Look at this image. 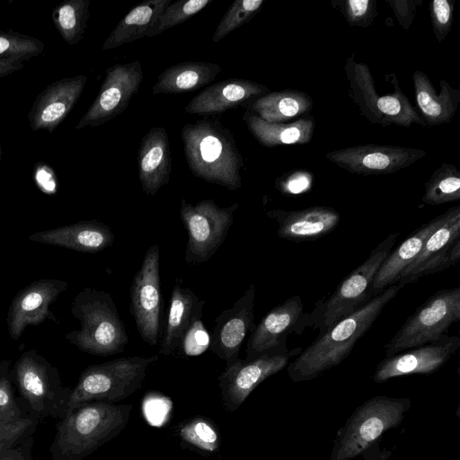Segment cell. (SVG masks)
<instances>
[{
  "label": "cell",
  "mask_w": 460,
  "mask_h": 460,
  "mask_svg": "<svg viewBox=\"0 0 460 460\" xmlns=\"http://www.w3.org/2000/svg\"><path fill=\"white\" fill-rule=\"evenodd\" d=\"M12 378L29 413L40 419L65 417L72 388L65 386L58 369L31 349L15 361Z\"/></svg>",
  "instance_id": "cell-6"
},
{
  "label": "cell",
  "mask_w": 460,
  "mask_h": 460,
  "mask_svg": "<svg viewBox=\"0 0 460 460\" xmlns=\"http://www.w3.org/2000/svg\"><path fill=\"white\" fill-rule=\"evenodd\" d=\"M138 178L144 192L154 196L170 181L172 155L167 131L150 128L142 137L137 152Z\"/></svg>",
  "instance_id": "cell-23"
},
{
  "label": "cell",
  "mask_w": 460,
  "mask_h": 460,
  "mask_svg": "<svg viewBox=\"0 0 460 460\" xmlns=\"http://www.w3.org/2000/svg\"><path fill=\"white\" fill-rule=\"evenodd\" d=\"M337 4L349 26L368 27L377 14L376 0H338Z\"/></svg>",
  "instance_id": "cell-41"
},
{
  "label": "cell",
  "mask_w": 460,
  "mask_h": 460,
  "mask_svg": "<svg viewBox=\"0 0 460 460\" xmlns=\"http://www.w3.org/2000/svg\"><path fill=\"white\" fill-rule=\"evenodd\" d=\"M143 77L138 60L108 67L96 98L75 128L101 126L121 114L140 88Z\"/></svg>",
  "instance_id": "cell-14"
},
{
  "label": "cell",
  "mask_w": 460,
  "mask_h": 460,
  "mask_svg": "<svg viewBox=\"0 0 460 460\" xmlns=\"http://www.w3.org/2000/svg\"><path fill=\"white\" fill-rule=\"evenodd\" d=\"M263 0H235L217 24L212 41L217 43L230 32L247 23L261 8Z\"/></svg>",
  "instance_id": "cell-36"
},
{
  "label": "cell",
  "mask_w": 460,
  "mask_h": 460,
  "mask_svg": "<svg viewBox=\"0 0 460 460\" xmlns=\"http://www.w3.org/2000/svg\"><path fill=\"white\" fill-rule=\"evenodd\" d=\"M255 287L250 284L232 307L216 317L209 349L226 364L238 358L242 345L253 331Z\"/></svg>",
  "instance_id": "cell-18"
},
{
  "label": "cell",
  "mask_w": 460,
  "mask_h": 460,
  "mask_svg": "<svg viewBox=\"0 0 460 460\" xmlns=\"http://www.w3.org/2000/svg\"><path fill=\"white\" fill-rule=\"evenodd\" d=\"M460 320V287L441 289L409 316L385 345V357L438 340Z\"/></svg>",
  "instance_id": "cell-9"
},
{
  "label": "cell",
  "mask_w": 460,
  "mask_h": 460,
  "mask_svg": "<svg viewBox=\"0 0 460 460\" xmlns=\"http://www.w3.org/2000/svg\"><path fill=\"white\" fill-rule=\"evenodd\" d=\"M426 154L425 150L413 147L367 144L330 151L325 156L341 169L367 176L396 172Z\"/></svg>",
  "instance_id": "cell-15"
},
{
  "label": "cell",
  "mask_w": 460,
  "mask_h": 460,
  "mask_svg": "<svg viewBox=\"0 0 460 460\" xmlns=\"http://www.w3.org/2000/svg\"><path fill=\"white\" fill-rule=\"evenodd\" d=\"M213 0H180L171 3L161 14L149 37L179 25L197 14Z\"/></svg>",
  "instance_id": "cell-39"
},
{
  "label": "cell",
  "mask_w": 460,
  "mask_h": 460,
  "mask_svg": "<svg viewBox=\"0 0 460 460\" xmlns=\"http://www.w3.org/2000/svg\"><path fill=\"white\" fill-rule=\"evenodd\" d=\"M171 0H145L133 7L116 25L102 45L110 50L123 44L149 37Z\"/></svg>",
  "instance_id": "cell-28"
},
{
  "label": "cell",
  "mask_w": 460,
  "mask_h": 460,
  "mask_svg": "<svg viewBox=\"0 0 460 460\" xmlns=\"http://www.w3.org/2000/svg\"><path fill=\"white\" fill-rule=\"evenodd\" d=\"M400 289L397 284L388 287L325 332L319 333L316 339L289 363L288 373L291 379L294 382L310 380L340 365Z\"/></svg>",
  "instance_id": "cell-1"
},
{
  "label": "cell",
  "mask_w": 460,
  "mask_h": 460,
  "mask_svg": "<svg viewBox=\"0 0 460 460\" xmlns=\"http://www.w3.org/2000/svg\"><path fill=\"white\" fill-rule=\"evenodd\" d=\"M266 215L278 223V236L295 243L323 237L334 230L341 220L340 213L327 206L298 210L273 209Z\"/></svg>",
  "instance_id": "cell-22"
},
{
  "label": "cell",
  "mask_w": 460,
  "mask_h": 460,
  "mask_svg": "<svg viewBox=\"0 0 460 460\" xmlns=\"http://www.w3.org/2000/svg\"><path fill=\"white\" fill-rule=\"evenodd\" d=\"M313 182V174L305 170H296L279 177L275 186L286 195H297L308 191Z\"/></svg>",
  "instance_id": "cell-45"
},
{
  "label": "cell",
  "mask_w": 460,
  "mask_h": 460,
  "mask_svg": "<svg viewBox=\"0 0 460 460\" xmlns=\"http://www.w3.org/2000/svg\"><path fill=\"white\" fill-rule=\"evenodd\" d=\"M446 212L423 224L387 255L368 289L369 299L395 285L402 270L418 256L427 238L442 224Z\"/></svg>",
  "instance_id": "cell-25"
},
{
  "label": "cell",
  "mask_w": 460,
  "mask_h": 460,
  "mask_svg": "<svg viewBox=\"0 0 460 460\" xmlns=\"http://www.w3.org/2000/svg\"><path fill=\"white\" fill-rule=\"evenodd\" d=\"M454 1L434 0L429 2V10L436 39L441 42L449 33L453 24Z\"/></svg>",
  "instance_id": "cell-44"
},
{
  "label": "cell",
  "mask_w": 460,
  "mask_h": 460,
  "mask_svg": "<svg viewBox=\"0 0 460 460\" xmlns=\"http://www.w3.org/2000/svg\"><path fill=\"white\" fill-rule=\"evenodd\" d=\"M400 25L409 30L421 0H387Z\"/></svg>",
  "instance_id": "cell-47"
},
{
  "label": "cell",
  "mask_w": 460,
  "mask_h": 460,
  "mask_svg": "<svg viewBox=\"0 0 460 460\" xmlns=\"http://www.w3.org/2000/svg\"><path fill=\"white\" fill-rule=\"evenodd\" d=\"M398 233L390 234L367 260L348 275L327 299L319 301L310 314L305 313L302 328L314 326L319 333L350 314L369 300L368 289L385 259L393 250Z\"/></svg>",
  "instance_id": "cell-7"
},
{
  "label": "cell",
  "mask_w": 460,
  "mask_h": 460,
  "mask_svg": "<svg viewBox=\"0 0 460 460\" xmlns=\"http://www.w3.org/2000/svg\"><path fill=\"white\" fill-rule=\"evenodd\" d=\"M2 155H3V148H2L1 139H0V161L2 159Z\"/></svg>",
  "instance_id": "cell-51"
},
{
  "label": "cell",
  "mask_w": 460,
  "mask_h": 460,
  "mask_svg": "<svg viewBox=\"0 0 460 460\" xmlns=\"http://www.w3.org/2000/svg\"><path fill=\"white\" fill-rule=\"evenodd\" d=\"M344 69L349 82L352 100L358 106L361 114L371 123L384 127L393 124L402 127L425 125L401 91L396 78L392 79L394 84V92L378 96L367 64L357 62L352 56L347 58Z\"/></svg>",
  "instance_id": "cell-8"
},
{
  "label": "cell",
  "mask_w": 460,
  "mask_h": 460,
  "mask_svg": "<svg viewBox=\"0 0 460 460\" xmlns=\"http://www.w3.org/2000/svg\"><path fill=\"white\" fill-rule=\"evenodd\" d=\"M71 313L80 323L79 330L65 335L71 344L94 356L124 351L128 336L109 293L90 288L82 289L72 302Z\"/></svg>",
  "instance_id": "cell-4"
},
{
  "label": "cell",
  "mask_w": 460,
  "mask_h": 460,
  "mask_svg": "<svg viewBox=\"0 0 460 460\" xmlns=\"http://www.w3.org/2000/svg\"><path fill=\"white\" fill-rule=\"evenodd\" d=\"M11 360L0 358V380L10 372Z\"/></svg>",
  "instance_id": "cell-50"
},
{
  "label": "cell",
  "mask_w": 460,
  "mask_h": 460,
  "mask_svg": "<svg viewBox=\"0 0 460 460\" xmlns=\"http://www.w3.org/2000/svg\"><path fill=\"white\" fill-rule=\"evenodd\" d=\"M409 404L407 399L386 396L362 404L340 433L336 459L349 460L363 453L385 431L401 423Z\"/></svg>",
  "instance_id": "cell-10"
},
{
  "label": "cell",
  "mask_w": 460,
  "mask_h": 460,
  "mask_svg": "<svg viewBox=\"0 0 460 460\" xmlns=\"http://www.w3.org/2000/svg\"><path fill=\"white\" fill-rule=\"evenodd\" d=\"M261 119L268 122L285 121L309 112L313 100L309 94L297 90L269 92L244 106Z\"/></svg>",
  "instance_id": "cell-31"
},
{
  "label": "cell",
  "mask_w": 460,
  "mask_h": 460,
  "mask_svg": "<svg viewBox=\"0 0 460 460\" xmlns=\"http://www.w3.org/2000/svg\"><path fill=\"white\" fill-rule=\"evenodd\" d=\"M33 447L32 436L22 442L6 449L0 455V460H35L31 450Z\"/></svg>",
  "instance_id": "cell-48"
},
{
  "label": "cell",
  "mask_w": 460,
  "mask_h": 460,
  "mask_svg": "<svg viewBox=\"0 0 460 460\" xmlns=\"http://www.w3.org/2000/svg\"><path fill=\"white\" fill-rule=\"evenodd\" d=\"M238 203L219 208L213 199L193 205L181 200L180 217L188 232L185 261L199 264L208 261L218 250L234 223Z\"/></svg>",
  "instance_id": "cell-11"
},
{
  "label": "cell",
  "mask_w": 460,
  "mask_h": 460,
  "mask_svg": "<svg viewBox=\"0 0 460 460\" xmlns=\"http://www.w3.org/2000/svg\"><path fill=\"white\" fill-rule=\"evenodd\" d=\"M67 286L66 281L60 279H42L20 290L8 310L7 330L10 337L16 341L27 326H37L46 319L58 323L50 305Z\"/></svg>",
  "instance_id": "cell-17"
},
{
  "label": "cell",
  "mask_w": 460,
  "mask_h": 460,
  "mask_svg": "<svg viewBox=\"0 0 460 460\" xmlns=\"http://www.w3.org/2000/svg\"><path fill=\"white\" fill-rule=\"evenodd\" d=\"M415 102L425 125L436 126L448 123L460 104V90L444 79L439 81L437 93L426 73L416 70L412 75Z\"/></svg>",
  "instance_id": "cell-26"
},
{
  "label": "cell",
  "mask_w": 460,
  "mask_h": 460,
  "mask_svg": "<svg viewBox=\"0 0 460 460\" xmlns=\"http://www.w3.org/2000/svg\"><path fill=\"white\" fill-rule=\"evenodd\" d=\"M301 351L302 348L289 349L285 341L251 359L237 358L226 364L218 377L226 409L236 411L261 383L282 370Z\"/></svg>",
  "instance_id": "cell-12"
},
{
  "label": "cell",
  "mask_w": 460,
  "mask_h": 460,
  "mask_svg": "<svg viewBox=\"0 0 460 460\" xmlns=\"http://www.w3.org/2000/svg\"><path fill=\"white\" fill-rule=\"evenodd\" d=\"M160 248L154 244L145 254L130 287V313L142 340L157 345L162 332L163 295L159 273Z\"/></svg>",
  "instance_id": "cell-13"
},
{
  "label": "cell",
  "mask_w": 460,
  "mask_h": 460,
  "mask_svg": "<svg viewBox=\"0 0 460 460\" xmlns=\"http://www.w3.org/2000/svg\"><path fill=\"white\" fill-rule=\"evenodd\" d=\"M132 404L90 402L66 412L56 425L52 460H83L126 427Z\"/></svg>",
  "instance_id": "cell-3"
},
{
  "label": "cell",
  "mask_w": 460,
  "mask_h": 460,
  "mask_svg": "<svg viewBox=\"0 0 460 460\" xmlns=\"http://www.w3.org/2000/svg\"><path fill=\"white\" fill-rule=\"evenodd\" d=\"M421 199L434 206L460 199V172L456 166L442 164L424 184Z\"/></svg>",
  "instance_id": "cell-34"
},
{
  "label": "cell",
  "mask_w": 460,
  "mask_h": 460,
  "mask_svg": "<svg viewBox=\"0 0 460 460\" xmlns=\"http://www.w3.org/2000/svg\"><path fill=\"white\" fill-rule=\"evenodd\" d=\"M33 180L37 187L48 195H53L58 190V180L54 169L44 162L34 164Z\"/></svg>",
  "instance_id": "cell-46"
},
{
  "label": "cell",
  "mask_w": 460,
  "mask_h": 460,
  "mask_svg": "<svg viewBox=\"0 0 460 460\" xmlns=\"http://www.w3.org/2000/svg\"><path fill=\"white\" fill-rule=\"evenodd\" d=\"M460 260V238L454 241L439 253L432 256L411 272L399 278L397 285L402 288L405 285L416 282L420 279L438 273L456 265Z\"/></svg>",
  "instance_id": "cell-37"
},
{
  "label": "cell",
  "mask_w": 460,
  "mask_h": 460,
  "mask_svg": "<svg viewBox=\"0 0 460 460\" xmlns=\"http://www.w3.org/2000/svg\"><path fill=\"white\" fill-rule=\"evenodd\" d=\"M11 370L0 380V422L13 421L30 416L16 396Z\"/></svg>",
  "instance_id": "cell-43"
},
{
  "label": "cell",
  "mask_w": 460,
  "mask_h": 460,
  "mask_svg": "<svg viewBox=\"0 0 460 460\" xmlns=\"http://www.w3.org/2000/svg\"><path fill=\"white\" fill-rule=\"evenodd\" d=\"M44 43L31 35L0 30V59L29 60L44 50Z\"/></svg>",
  "instance_id": "cell-35"
},
{
  "label": "cell",
  "mask_w": 460,
  "mask_h": 460,
  "mask_svg": "<svg viewBox=\"0 0 460 460\" xmlns=\"http://www.w3.org/2000/svg\"><path fill=\"white\" fill-rule=\"evenodd\" d=\"M243 119L254 138L266 147L306 144L311 141L315 126L312 117L290 123L268 122L247 111Z\"/></svg>",
  "instance_id": "cell-29"
},
{
  "label": "cell",
  "mask_w": 460,
  "mask_h": 460,
  "mask_svg": "<svg viewBox=\"0 0 460 460\" xmlns=\"http://www.w3.org/2000/svg\"><path fill=\"white\" fill-rule=\"evenodd\" d=\"M87 77H65L48 85L31 104L28 120L33 131L52 133L66 118L79 100Z\"/></svg>",
  "instance_id": "cell-19"
},
{
  "label": "cell",
  "mask_w": 460,
  "mask_h": 460,
  "mask_svg": "<svg viewBox=\"0 0 460 460\" xmlns=\"http://www.w3.org/2000/svg\"><path fill=\"white\" fill-rule=\"evenodd\" d=\"M29 239L77 252L94 253L111 246L114 241V234L106 224L93 219L37 232L31 234Z\"/></svg>",
  "instance_id": "cell-24"
},
{
  "label": "cell",
  "mask_w": 460,
  "mask_h": 460,
  "mask_svg": "<svg viewBox=\"0 0 460 460\" xmlns=\"http://www.w3.org/2000/svg\"><path fill=\"white\" fill-rule=\"evenodd\" d=\"M445 212L446 217L442 224L427 238L420 252L402 270L399 278L415 270L460 238V207L449 208Z\"/></svg>",
  "instance_id": "cell-33"
},
{
  "label": "cell",
  "mask_w": 460,
  "mask_h": 460,
  "mask_svg": "<svg viewBox=\"0 0 460 460\" xmlns=\"http://www.w3.org/2000/svg\"><path fill=\"white\" fill-rule=\"evenodd\" d=\"M304 304L297 295L269 311L250 334L246 345V359L288 341L289 334H301L304 332Z\"/></svg>",
  "instance_id": "cell-20"
},
{
  "label": "cell",
  "mask_w": 460,
  "mask_h": 460,
  "mask_svg": "<svg viewBox=\"0 0 460 460\" xmlns=\"http://www.w3.org/2000/svg\"><path fill=\"white\" fill-rule=\"evenodd\" d=\"M89 7V0H66L53 8V23L68 45H76L84 38L90 16Z\"/></svg>",
  "instance_id": "cell-32"
},
{
  "label": "cell",
  "mask_w": 460,
  "mask_h": 460,
  "mask_svg": "<svg viewBox=\"0 0 460 460\" xmlns=\"http://www.w3.org/2000/svg\"><path fill=\"white\" fill-rule=\"evenodd\" d=\"M459 347L458 336L445 334L437 341L385 357L376 367L373 379L382 383L401 376L433 373L445 365Z\"/></svg>",
  "instance_id": "cell-16"
},
{
  "label": "cell",
  "mask_w": 460,
  "mask_h": 460,
  "mask_svg": "<svg viewBox=\"0 0 460 460\" xmlns=\"http://www.w3.org/2000/svg\"><path fill=\"white\" fill-rule=\"evenodd\" d=\"M22 60L0 59V78L11 75L23 67Z\"/></svg>",
  "instance_id": "cell-49"
},
{
  "label": "cell",
  "mask_w": 460,
  "mask_h": 460,
  "mask_svg": "<svg viewBox=\"0 0 460 460\" xmlns=\"http://www.w3.org/2000/svg\"><path fill=\"white\" fill-rule=\"evenodd\" d=\"M159 355L115 358L84 368L70 394L67 411L90 402H117L142 386ZM66 411V412H67Z\"/></svg>",
  "instance_id": "cell-5"
},
{
  "label": "cell",
  "mask_w": 460,
  "mask_h": 460,
  "mask_svg": "<svg viewBox=\"0 0 460 460\" xmlns=\"http://www.w3.org/2000/svg\"><path fill=\"white\" fill-rule=\"evenodd\" d=\"M221 71V66L216 63L181 62L159 74L153 93L179 94L195 91L212 83Z\"/></svg>",
  "instance_id": "cell-27"
},
{
  "label": "cell",
  "mask_w": 460,
  "mask_h": 460,
  "mask_svg": "<svg viewBox=\"0 0 460 460\" xmlns=\"http://www.w3.org/2000/svg\"><path fill=\"white\" fill-rule=\"evenodd\" d=\"M205 301L197 308L190 324L184 331L178 351L181 357H196L209 349L210 334L202 322Z\"/></svg>",
  "instance_id": "cell-38"
},
{
  "label": "cell",
  "mask_w": 460,
  "mask_h": 460,
  "mask_svg": "<svg viewBox=\"0 0 460 460\" xmlns=\"http://www.w3.org/2000/svg\"><path fill=\"white\" fill-rule=\"evenodd\" d=\"M39 420L31 415L13 421L0 422V455L32 436Z\"/></svg>",
  "instance_id": "cell-42"
},
{
  "label": "cell",
  "mask_w": 460,
  "mask_h": 460,
  "mask_svg": "<svg viewBox=\"0 0 460 460\" xmlns=\"http://www.w3.org/2000/svg\"><path fill=\"white\" fill-rule=\"evenodd\" d=\"M181 137L186 162L197 178L231 190L242 187L243 156L231 131L217 117L187 123Z\"/></svg>",
  "instance_id": "cell-2"
},
{
  "label": "cell",
  "mask_w": 460,
  "mask_h": 460,
  "mask_svg": "<svg viewBox=\"0 0 460 460\" xmlns=\"http://www.w3.org/2000/svg\"><path fill=\"white\" fill-rule=\"evenodd\" d=\"M180 436L183 441L203 451L214 452L219 447V436L214 426L201 417L185 424Z\"/></svg>",
  "instance_id": "cell-40"
},
{
  "label": "cell",
  "mask_w": 460,
  "mask_h": 460,
  "mask_svg": "<svg viewBox=\"0 0 460 460\" xmlns=\"http://www.w3.org/2000/svg\"><path fill=\"white\" fill-rule=\"evenodd\" d=\"M200 300L194 292L176 281L170 299L166 324L162 335L159 354L169 356L179 347L181 336L190 324Z\"/></svg>",
  "instance_id": "cell-30"
},
{
  "label": "cell",
  "mask_w": 460,
  "mask_h": 460,
  "mask_svg": "<svg viewBox=\"0 0 460 460\" xmlns=\"http://www.w3.org/2000/svg\"><path fill=\"white\" fill-rule=\"evenodd\" d=\"M269 92L266 85L256 82L229 78L206 87L189 102L184 111L190 115H216L239 107L244 108Z\"/></svg>",
  "instance_id": "cell-21"
}]
</instances>
